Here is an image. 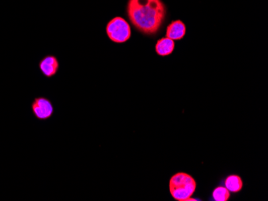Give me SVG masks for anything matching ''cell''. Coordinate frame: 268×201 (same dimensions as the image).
I'll return each instance as SVG.
<instances>
[{
	"label": "cell",
	"mask_w": 268,
	"mask_h": 201,
	"mask_svg": "<svg viewBox=\"0 0 268 201\" xmlns=\"http://www.w3.org/2000/svg\"><path fill=\"white\" fill-rule=\"evenodd\" d=\"M224 185L230 192L237 193L243 189V179L238 175L233 174L225 179Z\"/></svg>",
	"instance_id": "ba28073f"
},
{
	"label": "cell",
	"mask_w": 268,
	"mask_h": 201,
	"mask_svg": "<svg viewBox=\"0 0 268 201\" xmlns=\"http://www.w3.org/2000/svg\"><path fill=\"white\" fill-rule=\"evenodd\" d=\"M186 28L185 24L181 20L173 21L166 28V37L170 40H180L185 36Z\"/></svg>",
	"instance_id": "8992f818"
},
{
	"label": "cell",
	"mask_w": 268,
	"mask_h": 201,
	"mask_svg": "<svg viewBox=\"0 0 268 201\" xmlns=\"http://www.w3.org/2000/svg\"><path fill=\"white\" fill-rule=\"evenodd\" d=\"M126 12L131 24L145 36L157 35L166 20L162 0H128Z\"/></svg>",
	"instance_id": "6da1fadb"
},
{
	"label": "cell",
	"mask_w": 268,
	"mask_h": 201,
	"mask_svg": "<svg viewBox=\"0 0 268 201\" xmlns=\"http://www.w3.org/2000/svg\"><path fill=\"white\" fill-rule=\"evenodd\" d=\"M212 197L215 201H227L231 197V192L227 190V187L219 186L214 189Z\"/></svg>",
	"instance_id": "9c48e42d"
},
{
	"label": "cell",
	"mask_w": 268,
	"mask_h": 201,
	"mask_svg": "<svg viewBox=\"0 0 268 201\" xmlns=\"http://www.w3.org/2000/svg\"><path fill=\"white\" fill-rule=\"evenodd\" d=\"M106 34L111 41L123 44L130 39V26L124 19L115 17L107 24Z\"/></svg>",
	"instance_id": "3957f363"
},
{
	"label": "cell",
	"mask_w": 268,
	"mask_h": 201,
	"mask_svg": "<svg viewBox=\"0 0 268 201\" xmlns=\"http://www.w3.org/2000/svg\"><path fill=\"white\" fill-rule=\"evenodd\" d=\"M39 67L44 76L51 78L59 71V63L57 58L54 55H47L40 60Z\"/></svg>",
	"instance_id": "5b68a950"
},
{
	"label": "cell",
	"mask_w": 268,
	"mask_h": 201,
	"mask_svg": "<svg viewBox=\"0 0 268 201\" xmlns=\"http://www.w3.org/2000/svg\"><path fill=\"white\" fill-rule=\"evenodd\" d=\"M197 183L190 175L185 172L174 174L170 179L169 188L172 197L177 201H187L195 191Z\"/></svg>",
	"instance_id": "7a4b0ae2"
},
{
	"label": "cell",
	"mask_w": 268,
	"mask_h": 201,
	"mask_svg": "<svg viewBox=\"0 0 268 201\" xmlns=\"http://www.w3.org/2000/svg\"><path fill=\"white\" fill-rule=\"evenodd\" d=\"M175 48V44L173 40L169 38H162L161 40L157 42L155 46L157 54L160 56H167L173 53Z\"/></svg>",
	"instance_id": "52a82bcc"
},
{
	"label": "cell",
	"mask_w": 268,
	"mask_h": 201,
	"mask_svg": "<svg viewBox=\"0 0 268 201\" xmlns=\"http://www.w3.org/2000/svg\"><path fill=\"white\" fill-rule=\"evenodd\" d=\"M34 116L40 121H46L52 117L54 107L52 103L45 97H37L32 104Z\"/></svg>",
	"instance_id": "277c9868"
}]
</instances>
